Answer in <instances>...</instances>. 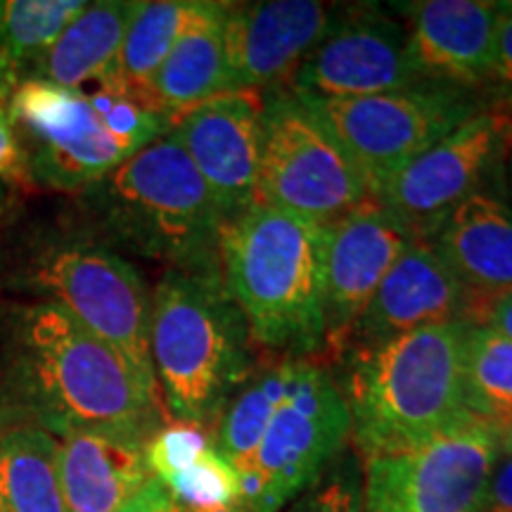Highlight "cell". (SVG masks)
<instances>
[{"mask_svg": "<svg viewBox=\"0 0 512 512\" xmlns=\"http://www.w3.org/2000/svg\"><path fill=\"white\" fill-rule=\"evenodd\" d=\"M510 188H512V152H510Z\"/></svg>", "mask_w": 512, "mask_h": 512, "instance_id": "74e56055", "label": "cell"}, {"mask_svg": "<svg viewBox=\"0 0 512 512\" xmlns=\"http://www.w3.org/2000/svg\"><path fill=\"white\" fill-rule=\"evenodd\" d=\"M119 512H188V510H185L183 505L169 494V489H166L159 479L150 477Z\"/></svg>", "mask_w": 512, "mask_h": 512, "instance_id": "d6a6232c", "label": "cell"}, {"mask_svg": "<svg viewBox=\"0 0 512 512\" xmlns=\"http://www.w3.org/2000/svg\"><path fill=\"white\" fill-rule=\"evenodd\" d=\"M0 181L5 185L15 183L29 188L27 157H24L22 143H19L15 124H12L8 105H0Z\"/></svg>", "mask_w": 512, "mask_h": 512, "instance_id": "f546056e", "label": "cell"}, {"mask_svg": "<svg viewBox=\"0 0 512 512\" xmlns=\"http://www.w3.org/2000/svg\"><path fill=\"white\" fill-rule=\"evenodd\" d=\"M226 10L228 3L204 0L200 15L147 83V100L171 119L230 91L223 38Z\"/></svg>", "mask_w": 512, "mask_h": 512, "instance_id": "44dd1931", "label": "cell"}, {"mask_svg": "<svg viewBox=\"0 0 512 512\" xmlns=\"http://www.w3.org/2000/svg\"><path fill=\"white\" fill-rule=\"evenodd\" d=\"M0 510L67 512L60 484V441L0 396Z\"/></svg>", "mask_w": 512, "mask_h": 512, "instance_id": "7402d4cb", "label": "cell"}, {"mask_svg": "<svg viewBox=\"0 0 512 512\" xmlns=\"http://www.w3.org/2000/svg\"><path fill=\"white\" fill-rule=\"evenodd\" d=\"M342 8L318 0L228 3L223 38L230 91L292 81L304 57L335 27Z\"/></svg>", "mask_w": 512, "mask_h": 512, "instance_id": "2e32d148", "label": "cell"}, {"mask_svg": "<svg viewBox=\"0 0 512 512\" xmlns=\"http://www.w3.org/2000/svg\"><path fill=\"white\" fill-rule=\"evenodd\" d=\"M287 512H361V482L351 467L320 479L311 491L297 498Z\"/></svg>", "mask_w": 512, "mask_h": 512, "instance_id": "f1b7e54d", "label": "cell"}, {"mask_svg": "<svg viewBox=\"0 0 512 512\" xmlns=\"http://www.w3.org/2000/svg\"><path fill=\"white\" fill-rule=\"evenodd\" d=\"M60 441V484L67 512H119L150 479L145 446L98 432Z\"/></svg>", "mask_w": 512, "mask_h": 512, "instance_id": "ffe728a7", "label": "cell"}, {"mask_svg": "<svg viewBox=\"0 0 512 512\" xmlns=\"http://www.w3.org/2000/svg\"><path fill=\"white\" fill-rule=\"evenodd\" d=\"M83 8V0H0V105L34 79L43 55Z\"/></svg>", "mask_w": 512, "mask_h": 512, "instance_id": "d4e9b609", "label": "cell"}, {"mask_svg": "<svg viewBox=\"0 0 512 512\" xmlns=\"http://www.w3.org/2000/svg\"><path fill=\"white\" fill-rule=\"evenodd\" d=\"M0 396L55 437L98 432L145 446L169 422L157 384L53 302L0 311Z\"/></svg>", "mask_w": 512, "mask_h": 512, "instance_id": "6da1fadb", "label": "cell"}, {"mask_svg": "<svg viewBox=\"0 0 512 512\" xmlns=\"http://www.w3.org/2000/svg\"><path fill=\"white\" fill-rule=\"evenodd\" d=\"M351 439L342 384L323 356H299L285 401L240 475V512H283L325 477Z\"/></svg>", "mask_w": 512, "mask_h": 512, "instance_id": "52a82bcc", "label": "cell"}, {"mask_svg": "<svg viewBox=\"0 0 512 512\" xmlns=\"http://www.w3.org/2000/svg\"><path fill=\"white\" fill-rule=\"evenodd\" d=\"M498 456L496 427L470 415L427 444L366 460L361 512H479Z\"/></svg>", "mask_w": 512, "mask_h": 512, "instance_id": "8fae6325", "label": "cell"}, {"mask_svg": "<svg viewBox=\"0 0 512 512\" xmlns=\"http://www.w3.org/2000/svg\"><path fill=\"white\" fill-rule=\"evenodd\" d=\"M264 100L259 91H228L171 124L226 221L256 202Z\"/></svg>", "mask_w": 512, "mask_h": 512, "instance_id": "9a60e30c", "label": "cell"}, {"mask_svg": "<svg viewBox=\"0 0 512 512\" xmlns=\"http://www.w3.org/2000/svg\"><path fill=\"white\" fill-rule=\"evenodd\" d=\"M197 512H240L238 505H228V508H209V510H197Z\"/></svg>", "mask_w": 512, "mask_h": 512, "instance_id": "8d00e7d4", "label": "cell"}, {"mask_svg": "<svg viewBox=\"0 0 512 512\" xmlns=\"http://www.w3.org/2000/svg\"><path fill=\"white\" fill-rule=\"evenodd\" d=\"M479 512H512V451H501L498 456Z\"/></svg>", "mask_w": 512, "mask_h": 512, "instance_id": "1f68e13d", "label": "cell"}, {"mask_svg": "<svg viewBox=\"0 0 512 512\" xmlns=\"http://www.w3.org/2000/svg\"><path fill=\"white\" fill-rule=\"evenodd\" d=\"M219 273L266 354L323 351V226L252 204L223 223Z\"/></svg>", "mask_w": 512, "mask_h": 512, "instance_id": "3957f363", "label": "cell"}, {"mask_svg": "<svg viewBox=\"0 0 512 512\" xmlns=\"http://www.w3.org/2000/svg\"><path fill=\"white\" fill-rule=\"evenodd\" d=\"M425 83L408 53V34L384 12L363 5L339 12L328 36L304 57L290 93L342 100L406 91Z\"/></svg>", "mask_w": 512, "mask_h": 512, "instance_id": "5bb4252c", "label": "cell"}, {"mask_svg": "<svg viewBox=\"0 0 512 512\" xmlns=\"http://www.w3.org/2000/svg\"><path fill=\"white\" fill-rule=\"evenodd\" d=\"M138 0L86 3L64 27L38 64L34 79L62 88H86L110 81L126 31L140 10Z\"/></svg>", "mask_w": 512, "mask_h": 512, "instance_id": "603a6c76", "label": "cell"}, {"mask_svg": "<svg viewBox=\"0 0 512 512\" xmlns=\"http://www.w3.org/2000/svg\"><path fill=\"white\" fill-rule=\"evenodd\" d=\"M472 323L427 325L344 361L351 444L361 463L427 444L470 418L465 339Z\"/></svg>", "mask_w": 512, "mask_h": 512, "instance_id": "7a4b0ae2", "label": "cell"}, {"mask_svg": "<svg viewBox=\"0 0 512 512\" xmlns=\"http://www.w3.org/2000/svg\"><path fill=\"white\" fill-rule=\"evenodd\" d=\"M299 356L266 354L254 363L247 382L230 396L216 420V448L235 470H242L278 413L280 403L290 392Z\"/></svg>", "mask_w": 512, "mask_h": 512, "instance_id": "cb8c5ba5", "label": "cell"}, {"mask_svg": "<svg viewBox=\"0 0 512 512\" xmlns=\"http://www.w3.org/2000/svg\"><path fill=\"white\" fill-rule=\"evenodd\" d=\"M294 98L342 147L375 200L413 159L484 110L470 88L430 81L368 98Z\"/></svg>", "mask_w": 512, "mask_h": 512, "instance_id": "ba28073f", "label": "cell"}, {"mask_svg": "<svg viewBox=\"0 0 512 512\" xmlns=\"http://www.w3.org/2000/svg\"><path fill=\"white\" fill-rule=\"evenodd\" d=\"M491 81H496L503 91L512 93V3H501Z\"/></svg>", "mask_w": 512, "mask_h": 512, "instance_id": "4dcf8cb0", "label": "cell"}, {"mask_svg": "<svg viewBox=\"0 0 512 512\" xmlns=\"http://www.w3.org/2000/svg\"><path fill=\"white\" fill-rule=\"evenodd\" d=\"M401 8L408 17V53L422 81L470 91L491 81L501 3L422 0Z\"/></svg>", "mask_w": 512, "mask_h": 512, "instance_id": "ac0fdd59", "label": "cell"}, {"mask_svg": "<svg viewBox=\"0 0 512 512\" xmlns=\"http://www.w3.org/2000/svg\"><path fill=\"white\" fill-rule=\"evenodd\" d=\"M477 323V302L430 240H415L384 275L344 349L347 358L427 325Z\"/></svg>", "mask_w": 512, "mask_h": 512, "instance_id": "e0dca14e", "label": "cell"}, {"mask_svg": "<svg viewBox=\"0 0 512 512\" xmlns=\"http://www.w3.org/2000/svg\"><path fill=\"white\" fill-rule=\"evenodd\" d=\"M0 512H3V510H0Z\"/></svg>", "mask_w": 512, "mask_h": 512, "instance_id": "f35d334b", "label": "cell"}, {"mask_svg": "<svg viewBox=\"0 0 512 512\" xmlns=\"http://www.w3.org/2000/svg\"><path fill=\"white\" fill-rule=\"evenodd\" d=\"M188 512L228 508L240 503V475L219 448L211 446L181 472L162 482Z\"/></svg>", "mask_w": 512, "mask_h": 512, "instance_id": "83f0119b", "label": "cell"}, {"mask_svg": "<svg viewBox=\"0 0 512 512\" xmlns=\"http://www.w3.org/2000/svg\"><path fill=\"white\" fill-rule=\"evenodd\" d=\"M477 325H486V328L501 332L503 337H508L512 342V292L491 299L482 309V313H479Z\"/></svg>", "mask_w": 512, "mask_h": 512, "instance_id": "836d02e7", "label": "cell"}, {"mask_svg": "<svg viewBox=\"0 0 512 512\" xmlns=\"http://www.w3.org/2000/svg\"><path fill=\"white\" fill-rule=\"evenodd\" d=\"M465 408L496 430L512 422V342L486 325L467 328Z\"/></svg>", "mask_w": 512, "mask_h": 512, "instance_id": "4316f807", "label": "cell"}, {"mask_svg": "<svg viewBox=\"0 0 512 512\" xmlns=\"http://www.w3.org/2000/svg\"><path fill=\"white\" fill-rule=\"evenodd\" d=\"M373 200L366 181L292 93L264 100L256 204L328 226Z\"/></svg>", "mask_w": 512, "mask_h": 512, "instance_id": "9c48e42d", "label": "cell"}, {"mask_svg": "<svg viewBox=\"0 0 512 512\" xmlns=\"http://www.w3.org/2000/svg\"><path fill=\"white\" fill-rule=\"evenodd\" d=\"M0 285L60 304L157 384L150 356L152 297L136 266L107 242L67 230H31L3 256Z\"/></svg>", "mask_w": 512, "mask_h": 512, "instance_id": "8992f818", "label": "cell"}, {"mask_svg": "<svg viewBox=\"0 0 512 512\" xmlns=\"http://www.w3.org/2000/svg\"><path fill=\"white\" fill-rule=\"evenodd\" d=\"M202 8L204 0H155V3L140 5L121 43L114 74L100 86L119 88V91L147 100V83L152 81V76L174 50L178 38L188 31Z\"/></svg>", "mask_w": 512, "mask_h": 512, "instance_id": "484cf974", "label": "cell"}, {"mask_svg": "<svg viewBox=\"0 0 512 512\" xmlns=\"http://www.w3.org/2000/svg\"><path fill=\"white\" fill-rule=\"evenodd\" d=\"M110 247L162 261L166 271L219 273L226 216L174 133H164L81 192Z\"/></svg>", "mask_w": 512, "mask_h": 512, "instance_id": "277c9868", "label": "cell"}, {"mask_svg": "<svg viewBox=\"0 0 512 512\" xmlns=\"http://www.w3.org/2000/svg\"><path fill=\"white\" fill-rule=\"evenodd\" d=\"M420 240L380 200H368L323 226V351L342 363L358 318L384 275Z\"/></svg>", "mask_w": 512, "mask_h": 512, "instance_id": "4fadbf2b", "label": "cell"}, {"mask_svg": "<svg viewBox=\"0 0 512 512\" xmlns=\"http://www.w3.org/2000/svg\"><path fill=\"white\" fill-rule=\"evenodd\" d=\"M8 112L27 157L31 188L81 195L136 155L110 131L88 88L29 79L10 95Z\"/></svg>", "mask_w": 512, "mask_h": 512, "instance_id": "30bf717a", "label": "cell"}, {"mask_svg": "<svg viewBox=\"0 0 512 512\" xmlns=\"http://www.w3.org/2000/svg\"><path fill=\"white\" fill-rule=\"evenodd\" d=\"M427 240L475 297L477 323L491 299L512 292V204L475 192L448 211Z\"/></svg>", "mask_w": 512, "mask_h": 512, "instance_id": "d6986e66", "label": "cell"}, {"mask_svg": "<svg viewBox=\"0 0 512 512\" xmlns=\"http://www.w3.org/2000/svg\"><path fill=\"white\" fill-rule=\"evenodd\" d=\"M8 207H10V188L0 181V230H3V221L8 216Z\"/></svg>", "mask_w": 512, "mask_h": 512, "instance_id": "e575fe53", "label": "cell"}, {"mask_svg": "<svg viewBox=\"0 0 512 512\" xmlns=\"http://www.w3.org/2000/svg\"><path fill=\"white\" fill-rule=\"evenodd\" d=\"M150 356L171 420H219L254 368L252 337L221 273L162 275L152 294Z\"/></svg>", "mask_w": 512, "mask_h": 512, "instance_id": "5b68a950", "label": "cell"}, {"mask_svg": "<svg viewBox=\"0 0 512 512\" xmlns=\"http://www.w3.org/2000/svg\"><path fill=\"white\" fill-rule=\"evenodd\" d=\"M498 441H501V451H512V422L498 430Z\"/></svg>", "mask_w": 512, "mask_h": 512, "instance_id": "d590c367", "label": "cell"}, {"mask_svg": "<svg viewBox=\"0 0 512 512\" xmlns=\"http://www.w3.org/2000/svg\"><path fill=\"white\" fill-rule=\"evenodd\" d=\"M512 147V112L486 107L413 159L377 195L384 207L427 240L453 207L475 192Z\"/></svg>", "mask_w": 512, "mask_h": 512, "instance_id": "7c38bea8", "label": "cell"}]
</instances>
